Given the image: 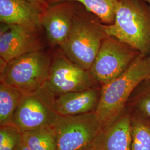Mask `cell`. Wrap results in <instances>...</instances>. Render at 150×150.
Masks as SVG:
<instances>
[{
	"label": "cell",
	"mask_w": 150,
	"mask_h": 150,
	"mask_svg": "<svg viewBox=\"0 0 150 150\" xmlns=\"http://www.w3.org/2000/svg\"><path fill=\"white\" fill-rule=\"evenodd\" d=\"M150 80V55L140 54L122 74L101 86L100 102L95 112L103 128L123 113L132 92L141 83Z\"/></svg>",
	"instance_id": "1"
},
{
	"label": "cell",
	"mask_w": 150,
	"mask_h": 150,
	"mask_svg": "<svg viewBox=\"0 0 150 150\" xmlns=\"http://www.w3.org/2000/svg\"><path fill=\"white\" fill-rule=\"evenodd\" d=\"M141 0H120L112 24L103 27L106 35L150 55V7Z\"/></svg>",
	"instance_id": "2"
},
{
	"label": "cell",
	"mask_w": 150,
	"mask_h": 150,
	"mask_svg": "<svg viewBox=\"0 0 150 150\" xmlns=\"http://www.w3.org/2000/svg\"><path fill=\"white\" fill-rule=\"evenodd\" d=\"M106 36L98 17L83 6L77 5L70 33L59 47L69 59L89 70Z\"/></svg>",
	"instance_id": "3"
},
{
	"label": "cell",
	"mask_w": 150,
	"mask_h": 150,
	"mask_svg": "<svg viewBox=\"0 0 150 150\" xmlns=\"http://www.w3.org/2000/svg\"><path fill=\"white\" fill-rule=\"evenodd\" d=\"M52 59L42 49L22 54L1 67V83L25 93L38 91L47 81Z\"/></svg>",
	"instance_id": "4"
},
{
	"label": "cell",
	"mask_w": 150,
	"mask_h": 150,
	"mask_svg": "<svg viewBox=\"0 0 150 150\" xmlns=\"http://www.w3.org/2000/svg\"><path fill=\"white\" fill-rule=\"evenodd\" d=\"M57 150L92 149L103 126L95 112L74 116H60L54 126Z\"/></svg>",
	"instance_id": "5"
},
{
	"label": "cell",
	"mask_w": 150,
	"mask_h": 150,
	"mask_svg": "<svg viewBox=\"0 0 150 150\" xmlns=\"http://www.w3.org/2000/svg\"><path fill=\"white\" fill-rule=\"evenodd\" d=\"M55 97L44 87L25 93L14 113L12 122L22 132L54 126L59 115Z\"/></svg>",
	"instance_id": "6"
},
{
	"label": "cell",
	"mask_w": 150,
	"mask_h": 150,
	"mask_svg": "<svg viewBox=\"0 0 150 150\" xmlns=\"http://www.w3.org/2000/svg\"><path fill=\"white\" fill-rule=\"evenodd\" d=\"M98 84L89 70L73 62L60 50L52 57L43 87L56 98L64 93L97 88Z\"/></svg>",
	"instance_id": "7"
},
{
	"label": "cell",
	"mask_w": 150,
	"mask_h": 150,
	"mask_svg": "<svg viewBox=\"0 0 150 150\" xmlns=\"http://www.w3.org/2000/svg\"><path fill=\"white\" fill-rule=\"evenodd\" d=\"M139 54L129 45L107 36L89 71L102 86L122 74Z\"/></svg>",
	"instance_id": "8"
},
{
	"label": "cell",
	"mask_w": 150,
	"mask_h": 150,
	"mask_svg": "<svg viewBox=\"0 0 150 150\" xmlns=\"http://www.w3.org/2000/svg\"><path fill=\"white\" fill-rule=\"evenodd\" d=\"M38 28L1 23V59L6 62L22 54L42 49Z\"/></svg>",
	"instance_id": "9"
},
{
	"label": "cell",
	"mask_w": 150,
	"mask_h": 150,
	"mask_svg": "<svg viewBox=\"0 0 150 150\" xmlns=\"http://www.w3.org/2000/svg\"><path fill=\"white\" fill-rule=\"evenodd\" d=\"M77 5L75 2L64 1L48 5L41 18L49 43L60 46L70 33Z\"/></svg>",
	"instance_id": "10"
},
{
	"label": "cell",
	"mask_w": 150,
	"mask_h": 150,
	"mask_svg": "<svg viewBox=\"0 0 150 150\" xmlns=\"http://www.w3.org/2000/svg\"><path fill=\"white\" fill-rule=\"evenodd\" d=\"M47 7L27 0H0L1 22L40 28L42 13Z\"/></svg>",
	"instance_id": "11"
},
{
	"label": "cell",
	"mask_w": 150,
	"mask_h": 150,
	"mask_svg": "<svg viewBox=\"0 0 150 150\" xmlns=\"http://www.w3.org/2000/svg\"><path fill=\"white\" fill-rule=\"evenodd\" d=\"M132 115L126 109L110 125L103 127L95 140L93 150H131Z\"/></svg>",
	"instance_id": "12"
},
{
	"label": "cell",
	"mask_w": 150,
	"mask_h": 150,
	"mask_svg": "<svg viewBox=\"0 0 150 150\" xmlns=\"http://www.w3.org/2000/svg\"><path fill=\"white\" fill-rule=\"evenodd\" d=\"M97 87L61 95L56 97L54 106L61 116H74L95 112L101 96Z\"/></svg>",
	"instance_id": "13"
},
{
	"label": "cell",
	"mask_w": 150,
	"mask_h": 150,
	"mask_svg": "<svg viewBox=\"0 0 150 150\" xmlns=\"http://www.w3.org/2000/svg\"><path fill=\"white\" fill-rule=\"evenodd\" d=\"M25 93L15 87L1 83L0 126L13 124L14 113Z\"/></svg>",
	"instance_id": "14"
},
{
	"label": "cell",
	"mask_w": 150,
	"mask_h": 150,
	"mask_svg": "<svg viewBox=\"0 0 150 150\" xmlns=\"http://www.w3.org/2000/svg\"><path fill=\"white\" fill-rule=\"evenodd\" d=\"M48 5L64 1L79 2L105 25L112 24L120 0H45Z\"/></svg>",
	"instance_id": "15"
},
{
	"label": "cell",
	"mask_w": 150,
	"mask_h": 150,
	"mask_svg": "<svg viewBox=\"0 0 150 150\" xmlns=\"http://www.w3.org/2000/svg\"><path fill=\"white\" fill-rule=\"evenodd\" d=\"M23 141L32 150H57L54 126L22 132Z\"/></svg>",
	"instance_id": "16"
},
{
	"label": "cell",
	"mask_w": 150,
	"mask_h": 150,
	"mask_svg": "<svg viewBox=\"0 0 150 150\" xmlns=\"http://www.w3.org/2000/svg\"><path fill=\"white\" fill-rule=\"evenodd\" d=\"M131 150H150V120L139 114L131 117Z\"/></svg>",
	"instance_id": "17"
},
{
	"label": "cell",
	"mask_w": 150,
	"mask_h": 150,
	"mask_svg": "<svg viewBox=\"0 0 150 150\" xmlns=\"http://www.w3.org/2000/svg\"><path fill=\"white\" fill-rule=\"evenodd\" d=\"M22 142V132L13 124L0 127V150H18Z\"/></svg>",
	"instance_id": "18"
},
{
	"label": "cell",
	"mask_w": 150,
	"mask_h": 150,
	"mask_svg": "<svg viewBox=\"0 0 150 150\" xmlns=\"http://www.w3.org/2000/svg\"><path fill=\"white\" fill-rule=\"evenodd\" d=\"M134 103L139 114L150 119V83L144 86L137 93Z\"/></svg>",
	"instance_id": "19"
},
{
	"label": "cell",
	"mask_w": 150,
	"mask_h": 150,
	"mask_svg": "<svg viewBox=\"0 0 150 150\" xmlns=\"http://www.w3.org/2000/svg\"><path fill=\"white\" fill-rule=\"evenodd\" d=\"M30 2H32L33 4H36L45 7H48V5L46 3L45 0H27Z\"/></svg>",
	"instance_id": "20"
},
{
	"label": "cell",
	"mask_w": 150,
	"mask_h": 150,
	"mask_svg": "<svg viewBox=\"0 0 150 150\" xmlns=\"http://www.w3.org/2000/svg\"><path fill=\"white\" fill-rule=\"evenodd\" d=\"M18 150H32L23 141Z\"/></svg>",
	"instance_id": "21"
},
{
	"label": "cell",
	"mask_w": 150,
	"mask_h": 150,
	"mask_svg": "<svg viewBox=\"0 0 150 150\" xmlns=\"http://www.w3.org/2000/svg\"><path fill=\"white\" fill-rule=\"evenodd\" d=\"M141 1L144 2L146 4H147L149 6V7H150V0H141Z\"/></svg>",
	"instance_id": "22"
},
{
	"label": "cell",
	"mask_w": 150,
	"mask_h": 150,
	"mask_svg": "<svg viewBox=\"0 0 150 150\" xmlns=\"http://www.w3.org/2000/svg\"><path fill=\"white\" fill-rule=\"evenodd\" d=\"M93 150V149H90V150Z\"/></svg>",
	"instance_id": "23"
}]
</instances>
